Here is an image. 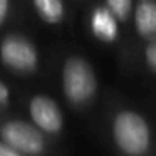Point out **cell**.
Returning a JSON list of instances; mask_svg holds the SVG:
<instances>
[{"instance_id":"7a4b0ae2","label":"cell","mask_w":156,"mask_h":156,"mask_svg":"<svg viewBox=\"0 0 156 156\" xmlns=\"http://www.w3.org/2000/svg\"><path fill=\"white\" fill-rule=\"evenodd\" d=\"M62 89L66 98L74 104L89 101L98 89V81L91 64L82 57H69L62 69Z\"/></svg>"},{"instance_id":"8fae6325","label":"cell","mask_w":156,"mask_h":156,"mask_svg":"<svg viewBox=\"0 0 156 156\" xmlns=\"http://www.w3.org/2000/svg\"><path fill=\"white\" fill-rule=\"evenodd\" d=\"M0 156H22V153L7 143H0Z\"/></svg>"},{"instance_id":"4fadbf2b","label":"cell","mask_w":156,"mask_h":156,"mask_svg":"<svg viewBox=\"0 0 156 156\" xmlns=\"http://www.w3.org/2000/svg\"><path fill=\"white\" fill-rule=\"evenodd\" d=\"M10 98V92H9V87L0 81V104H5Z\"/></svg>"},{"instance_id":"277c9868","label":"cell","mask_w":156,"mask_h":156,"mask_svg":"<svg viewBox=\"0 0 156 156\" xmlns=\"http://www.w3.org/2000/svg\"><path fill=\"white\" fill-rule=\"evenodd\" d=\"M2 138L7 144L15 148L24 154L35 156L44 149V138L42 134L24 121H10L2 128Z\"/></svg>"},{"instance_id":"9c48e42d","label":"cell","mask_w":156,"mask_h":156,"mask_svg":"<svg viewBox=\"0 0 156 156\" xmlns=\"http://www.w3.org/2000/svg\"><path fill=\"white\" fill-rule=\"evenodd\" d=\"M133 0H106V7L116 15L119 22L128 20V17L133 12Z\"/></svg>"},{"instance_id":"30bf717a","label":"cell","mask_w":156,"mask_h":156,"mask_svg":"<svg viewBox=\"0 0 156 156\" xmlns=\"http://www.w3.org/2000/svg\"><path fill=\"white\" fill-rule=\"evenodd\" d=\"M144 61L151 71L156 72V39H151L144 49Z\"/></svg>"},{"instance_id":"5b68a950","label":"cell","mask_w":156,"mask_h":156,"mask_svg":"<svg viewBox=\"0 0 156 156\" xmlns=\"http://www.w3.org/2000/svg\"><path fill=\"white\" fill-rule=\"evenodd\" d=\"M30 116L37 128L49 134H55L62 129L64 126V118L59 109L57 102L51 99L49 96H35L30 101Z\"/></svg>"},{"instance_id":"7c38bea8","label":"cell","mask_w":156,"mask_h":156,"mask_svg":"<svg viewBox=\"0 0 156 156\" xmlns=\"http://www.w3.org/2000/svg\"><path fill=\"white\" fill-rule=\"evenodd\" d=\"M9 9H10V2L9 0H0V25L5 22L9 15Z\"/></svg>"},{"instance_id":"8992f818","label":"cell","mask_w":156,"mask_h":156,"mask_svg":"<svg viewBox=\"0 0 156 156\" xmlns=\"http://www.w3.org/2000/svg\"><path fill=\"white\" fill-rule=\"evenodd\" d=\"M116 15L108 7H98L91 15V30L99 41L111 42L118 41L119 37V24Z\"/></svg>"},{"instance_id":"3957f363","label":"cell","mask_w":156,"mask_h":156,"mask_svg":"<svg viewBox=\"0 0 156 156\" xmlns=\"http://www.w3.org/2000/svg\"><path fill=\"white\" fill-rule=\"evenodd\" d=\"M0 59L9 69L19 72H32L39 64L35 47L20 35H9L2 41Z\"/></svg>"},{"instance_id":"ba28073f","label":"cell","mask_w":156,"mask_h":156,"mask_svg":"<svg viewBox=\"0 0 156 156\" xmlns=\"http://www.w3.org/2000/svg\"><path fill=\"white\" fill-rule=\"evenodd\" d=\"M34 7L39 17L47 24H59L66 15L62 0H34Z\"/></svg>"},{"instance_id":"52a82bcc","label":"cell","mask_w":156,"mask_h":156,"mask_svg":"<svg viewBox=\"0 0 156 156\" xmlns=\"http://www.w3.org/2000/svg\"><path fill=\"white\" fill-rule=\"evenodd\" d=\"M134 29L141 39H156V0H138L134 5Z\"/></svg>"},{"instance_id":"6da1fadb","label":"cell","mask_w":156,"mask_h":156,"mask_svg":"<svg viewBox=\"0 0 156 156\" xmlns=\"http://www.w3.org/2000/svg\"><path fill=\"white\" fill-rule=\"evenodd\" d=\"M112 138L124 154L143 156L151 146V129L141 114L124 109L112 119Z\"/></svg>"}]
</instances>
